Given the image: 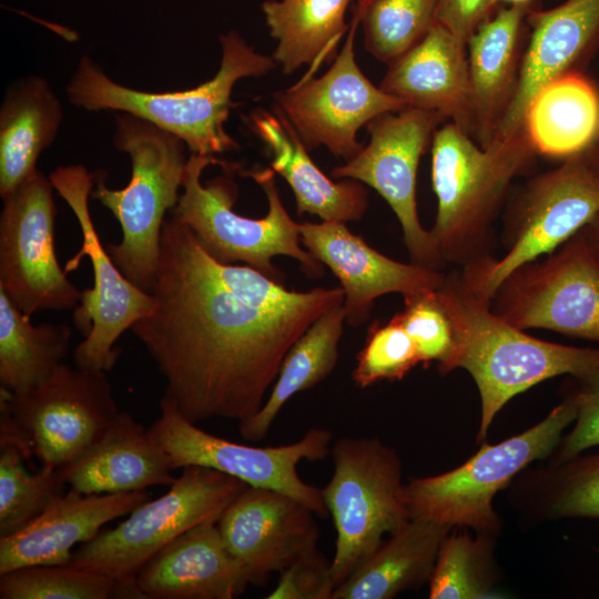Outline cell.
<instances>
[{"label": "cell", "instance_id": "cell-1", "mask_svg": "<svg viewBox=\"0 0 599 599\" xmlns=\"http://www.w3.org/2000/svg\"><path fill=\"white\" fill-rule=\"evenodd\" d=\"M153 311L132 326L190 422L255 415L293 344L342 295L284 308L236 264L211 257L172 212L161 233Z\"/></svg>", "mask_w": 599, "mask_h": 599}, {"label": "cell", "instance_id": "cell-2", "mask_svg": "<svg viewBox=\"0 0 599 599\" xmlns=\"http://www.w3.org/2000/svg\"><path fill=\"white\" fill-rule=\"evenodd\" d=\"M451 318L455 351L447 373L464 368L480 397L477 440L486 438L499 410L516 395L556 376L572 377L599 368V348L536 338L491 308V298L473 288L460 271L437 288Z\"/></svg>", "mask_w": 599, "mask_h": 599}, {"label": "cell", "instance_id": "cell-3", "mask_svg": "<svg viewBox=\"0 0 599 599\" xmlns=\"http://www.w3.org/2000/svg\"><path fill=\"white\" fill-rule=\"evenodd\" d=\"M537 153L526 131L496 135L486 146L458 125H439L432 139L437 214L430 233L445 264L464 266L490 254L491 225L514 179Z\"/></svg>", "mask_w": 599, "mask_h": 599}, {"label": "cell", "instance_id": "cell-4", "mask_svg": "<svg viewBox=\"0 0 599 599\" xmlns=\"http://www.w3.org/2000/svg\"><path fill=\"white\" fill-rule=\"evenodd\" d=\"M222 59L211 79L195 88L149 92L113 81L89 55H83L67 84L69 102L90 112L116 111L141 118L175 135L191 153L214 155L238 146L226 132L231 95L243 78L267 74L273 57L255 51L235 30L220 37Z\"/></svg>", "mask_w": 599, "mask_h": 599}, {"label": "cell", "instance_id": "cell-5", "mask_svg": "<svg viewBox=\"0 0 599 599\" xmlns=\"http://www.w3.org/2000/svg\"><path fill=\"white\" fill-rule=\"evenodd\" d=\"M113 143L130 156V182L123 189H110L100 173L91 196L111 211L122 229V240L106 246L111 258L133 284L151 293L165 214L180 199L189 159L186 145L149 121L124 112L115 115Z\"/></svg>", "mask_w": 599, "mask_h": 599}, {"label": "cell", "instance_id": "cell-6", "mask_svg": "<svg viewBox=\"0 0 599 599\" xmlns=\"http://www.w3.org/2000/svg\"><path fill=\"white\" fill-rule=\"evenodd\" d=\"M217 163L214 155L191 153L182 181L183 193L170 211L193 231L205 252L220 263L243 262L280 283L283 274L273 263L280 255L298 261L306 274L321 276L323 265L301 246L300 223L282 202L274 171L248 172L268 203L264 217L251 219L233 210L238 191L232 177L220 175L202 184L204 169Z\"/></svg>", "mask_w": 599, "mask_h": 599}, {"label": "cell", "instance_id": "cell-7", "mask_svg": "<svg viewBox=\"0 0 599 599\" xmlns=\"http://www.w3.org/2000/svg\"><path fill=\"white\" fill-rule=\"evenodd\" d=\"M108 373L60 364L42 384L0 389V446L60 469L82 455L119 414Z\"/></svg>", "mask_w": 599, "mask_h": 599}, {"label": "cell", "instance_id": "cell-8", "mask_svg": "<svg viewBox=\"0 0 599 599\" xmlns=\"http://www.w3.org/2000/svg\"><path fill=\"white\" fill-rule=\"evenodd\" d=\"M576 415L571 393L527 430L496 445L484 444L457 468L404 484L402 494L409 519L469 527L488 535L496 532V494L532 461L554 453Z\"/></svg>", "mask_w": 599, "mask_h": 599}, {"label": "cell", "instance_id": "cell-9", "mask_svg": "<svg viewBox=\"0 0 599 599\" xmlns=\"http://www.w3.org/2000/svg\"><path fill=\"white\" fill-rule=\"evenodd\" d=\"M599 214V174L585 152L527 181L509 203L504 221L506 253L479 257L460 268L464 280L491 298L519 266L548 255Z\"/></svg>", "mask_w": 599, "mask_h": 599}, {"label": "cell", "instance_id": "cell-10", "mask_svg": "<svg viewBox=\"0 0 599 599\" xmlns=\"http://www.w3.org/2000/svg\"><path fill=\"white\" fill-rule=\"evenodd\" d=\"M333 475L321 488L336 531L331 571L341 583L409 516L402 461L377 438L342 437L331 447Z\"/></svg>", "mask_w": 599, "mask_h": 599}, {"label": "cell", "instance_id": "cell-11", "mask_svg": "<svg viewBox=\"0 0 599 599\" xmlns=\"http://www.w3.org/2000/svg\"><path fill=\"white\" fill-rule=\"evenodd\" d=\"M247 486L211 468L185 466L164 495L144 501L118 526L81 544L68 566L116 581L135 580L142 566L175 537L201 524L217 522Z\"/></svg>", "mask_w": 599, "mask_h": 599}, {"label": "cell", "instance_id": "cell-12", "mask_svg": "<svg viewBox=\"0 0 599 599\" xmlns=\"http://www.w3.org/2000/svg\"><path fill=\"white\" fill-rule=\"evenodd\" d=\"M49 179L77 217L81 233L80 251L65 265L74 271L83 256L93 268V287L83 290L73 309V324L84 339L73 351L75 367L109 373L120 349L114 346L129 328L155 306L152 293L133 284L116 266L100 242L89 210L94 176L81 164L55 167Z\"/></svg>", "mask_w": 599, "mask_h": 599}, {"label": "cell", "instance_id": "cell-13", "mask_svg": "<svg viewBox=\"0 0 599 599\" xmlns=\"http://www.w3.org/2000/svg\"><path fill=\"white\" fill-rule=\"evenodd\" d=\"M149 428L173 470L192 465L211 468L248 486L284 493L318 516L328 514L321 488L305 483L297 471L302 460L319 461L328 456L332 433L327 429L311 428L300 440L282 446L238 444L204 432L164 396L160 416Z\"/></svg>", "mask_w": 599, "mask_h": 599}, {"label": "cell", "instance_id": "cell-14", "mask_svg": "<svg viewBox=\"0 0 599 599\" xmlns=\"http://www.w3.org/2000/svg\"><path fill=\"white\" fill-rule=\"evenodd\" d=\"M491 308L521 329L599 343V258L579 231L506 276L491 296Z\"/></svg>", "mask_w": 599, "mask_h": 599}, {"label": "cell", "instance_id": "cell-15", "mask_svg": "<svg viewBox=\"0 0 599 599\" xmlns=\"http://www.w3.org/2000/svg\"><path fill=\"white\" fill-rule=\"evenodd\" d=\"M53 185L39 169L2 199L0 290L26 315L74 309L81 293L54 251Z\"/></svg>", "mask_w": 599, "mask_h": 599}, {"label": "cell", "instance_id": "cell-16", "mask_svg": "<svg viewBox=\"0 0 599 599\" xmlns=\"http://www.w3.org/2000/svg\"><path fill=\"white\" fill-rule=\"evenodd\" d=\"M361 17L354 12L342 50L321 77H304L274 94L276 111L307 150L325 146L345 161L363 148L358 130L372 120L406 108L398 98L370 82L355 59V34Z\"/></svg>", "mask_w": 599, "mask_h": 599}, {"label": "cell", "instance_id": "cell-17", "mask_svg": "<svg viewBox=\"0 0 599 599\" xmlns=\"http://www.w3.org/2000/svg\"><path fill=\"white\" fill-rule=\"evenodd\" d=\"M443 122L440 114L412 106L379 115L367 124V145L332 170L335 179L357 180L378 192L400 223L410 261L436 270L446 264L420 224L416 180L420 156Z\"/></svg>", "mask_w": 599, "mask_h": 599}, {"label": "cell", "instance_id": "cell-18", "mask_svg": "<svg viewBox=\"0 0 599 599\" xmlns=\"http://www.w3.org/2000/svg\"><path fill=\"white\" fill-rule=\"evenodd\" d=\"M316 515L293 497L247 486L217 521L223 541L245 571L250 585H265L295 560L316 549Z\"/></svg>", "mask_w": 599, "mask_h": 599}, {"label": "cell", "instance_id": "cell-19", "mask_svg": "<svg viewBox=\"0 0 599 599\" xmlns=\"http://www.w3.org/2000/svg\"><path fill=\"white\" fill-rule=\"evenodd\" d=\"M301 242L338 278L344 291L345 322L364 324L377 297L399 293L403 297L437 290L445 274L440 270L387 257L352 233L345 223L323 221L300 224Z\"/></svg>", "mask_w": 599, "mask_h": 599}, {"label": "cell", "instance_id": "cell-20", "mask_svg": "<svg viewBox=\"0 0 599 599\" xmlns=\"http://www.w3.org/2000/svg\"><path fill=\"white\" fill-rule=\"evenodd\" d=\"M526 23L530 34L517 89L496 135L525 130V112L536 92L557 77L581 72L599 49V0H565L547 10L532 7Z\"/></svg>", "mask_w": 599, "mask_h": 599}, {"label": "cell", "instance_id": "cell-21", "mask_svg": "<svg viewBox=\"0 0 599 599\" xmlns=\"http://www.w3.org/2000/svg\"><path fill=\"white\" fill-rule=\"evenodd\" d=\"M379 88L406 106L440 114L474 138L466 43L438 22L416 44L388 63Z\"/></svg>", "mask_w": 599, "mask_h": 599}, {"label": "cell", "instance_id": "cell-22", "mask_svg": "<svg viewBox=\"0 0 599 599\" xmlns=\"http://www.w3.org/2000/svg\"><path fill=\"white\" fill-rule=\"evenodd\" d=\"M149 499L148 490L85 495L69 488L28 526L0 537V575L27 566L68 565L77 544L93 539L103 525Z\"/></svg>", "mask_w": 599, "mask_h": 599}, {"label": "cell", "instance_id": "cell-23", "mask_svg": "<svg viewBox=\"0 0 599 599\" xmlns=\"http://www.w3.org/2000/svg\"><path fill=\"white\" fill-rule=\"evenodd\" d=\"M143 599H233L250 581L230 552L217 522H204L175 537L138 571Z\"/></svg>", "mask_w": 599, "mask_h": 599}, {"label": "cell", "instance_id": "cell-24", "mask_svg": "<svg viewBox=\"0 0 599 599\" xmlns=\"http://www.w3.org/2000/svg\"><path fill=\"white\" fill-rule=\"evenodd\" d=\"M60 469L67 485L85 495L146 490L176 479L150 428L129 412H119L97 441Z\"/></svg>", "mask_w": 599, "mask_h": 599}, {"label": "cell", "instance_id": "cell-25", "mask_svg": "<svg viewBox=\"0 0 599 599\" xmlns=\"http://www.w3.org/2000/svg\"><path fill=\"white\" fill-rule=\"evenodd\" d=\"M531 4H509L483 22L466 43L475 132L488 145L514 99L522 60L526 17Z\"/></svg>", "mask_w": 599, "mask_h": 599}, {"label": "cell", "instance_id": "cell-26", "mask_svg": "<svg viewBox=\"0 0 599 599\" xmlns=\"http://www.w3.org/2000/svg\"><path fill=\"white\" fill-rule=\"evenodd\" d=\"M252 112L253 131L273 154L271 169L291 186L298 214L317 215L322 221H359L368 209V194L362 182H334L307 154V149L288 122L278 113Z\"/></svg>", "mask_w": 599, "mask_h": 599}, {"label": "cell", "instance_id": "cell-27", "mask_svg": "<svg viewBox=\"0 0 599 599\" xmlns=\"http://www.w3.org/2000/svg\"><path fill=\"white\" fill-rule=\"evenodd\" d=\"M62 104L49 82L28 75L10 85L0 106V196L37 170L40 154L55 140Z\"/></svg>", "mask_w": 599, "mask_h": 599}, {"label": "cell", "instance_id": "cell-28", "mask_svg": "<svg viewBox=\"0 0 599 599\" xmlns=\"http://www.w3.org/2000/svg\"><path fill=\"white\" fill-rule=\"evenodd\" d=\"M451 529L409 519L336 586L332 599H390L428 582L441 541Z\"/></svg>", "mask_w": 599, "mask_h": 599}, {"label": "cell", "instance_id": "cell-29", "mask_svg": "<svg viewBox=\"0 0 599 599\" xmlns=\"http://www.w3.org/2000/svg\"><path fill=\"white\" fill-rule=\"evenodd\" d=\"M524 129L537 154L567 159L599 138V92L582 72H569L544 84L530 100Z\"/></svg>", "mask_w": 599, "mask_h": 599}, {"label": "cell", "instance_id": "cell-30", "mask_svg": "<svg viewBox=\"0 0 599 599\" xmlns=\"http://www.w3.org/2000/svg\"><path fill=\"white\" fill-rule=\"evenodd\" d=\"M352 0H266L261 8L276 40L273 59L284 73L307 64L308 77L335 54L348 32L345 14ZM335 58V57H334Z\"/></svg>", "mask_w": 599, "mask_h": 599}, {"label": "cell", "instance_id": "cell-31", "mask_svg": "<svg viewBox=\"0 0 599 599\" xmlns=\"http://www.w3.org/2000/svg\"><path fill=\"white\" fill-rule=\"evenodd\" d=\"M342 305L322 314L288 349L260 410L238 423L245 440L255 443L264 439L281 409L295 394L314 387L334 370L344 332Z\"/></svg>", "mask_w": 599, "mask_h": 599}, {"label": "cell", "instance_id": "cell-32", "mask_svg": "<svg viewBox=\"0 0 599 599\" xmlns=\"http://www.w3.org/2000/svg\"><path fill=\"white\" fill-rule=\"evenodd\" d=\"M71 327L67 324L32 325L0 290V383L22 392L45 382L68 355Z\"/></svg>", "mask_w": 599, "mask_h": 599}, {"label": "cell", "instance_id": "cell-33", "mask_svg": "<svg viewBox=\"0 0 599 599\" xmlns=\"http://www.w3.org/2000/svg\"><path fill=\"white\" fill-rule=\"evenodd\" d=\"M1 599L142 598L135 580L116 581L88 569L27 566L0 575Z\"/></svg>", "mask_w": 599, "mask_h": 599}, {"label": "cell", "instance_id": "cell-34", "mask_svg": "<svg viewBox=\"0 0 599 599\" xmlns=\"http://www.w3.org/2000/svg\"><path fill=\"white\" fill-rule=\"evenodd\" d=\"M451 531V530H450ZM447 534L428 581L430 599L497 598L488 534Z\"/></svg>", "mask_w": 599, "mask_h": 599}, {"label": "cell", "instance_id": "cell-35", "mask_svg": "<svg viewBox=\"0 0 599 599\" xmlns=\"http://www.w3.org/2000/svg\"><path fill=\"white\" fill-rule=\"evenodd\" d=\"M0 447V537H7L28 526L64 495L67 483L61 469L41 467L40 471L29 474L17 447Z\"/></svg>", "mask_w": 599, "mask_h": 599}, {"label": "cell", "instance_id": "cell-36", "mask_svg": "<svg viewBox=\"0 0 599 599\" xmlns=\"http://www.w3.org/2000/svg\"><path fill=\"white\" fill-rule=\"evenodd\" d=\"M438 0H374L358 13L366 50L389 63L429 31Z\"/></svg>", "mask_w": 599, "mask_h": 599}, {"label": "cell", "instance_id": "cell-37", "mask_svg": "<svg viewBox=\"0 0 599 599\" xmlns=\"http://www.w3.org/2000/svg\"><path fill=\"white\" fill-rule=\"evenodd\" d=\"M420 364L417 348L399 319L368 328L364 347L352 373L354 384L366 388L382 380H400Z\"/></svg>", "mask_w": 599, "mask_h": 599}, {"label": "cell", "instance_id": "cell-38", "mask_svg": "<svg viewBox=\"0 0 599 599\" xmlns=\"http://www.w3.org/2000/svg\"><path fill=\"white\" fill-rule=\"evenodd\" d=\"M396 317L412 337L420 364L435 362L439 373L447 374L455 351V332L437 290L404 297V309Z\"/></svg>", "mask_w": 599, "mask_h": 599}, {"label": "cell", "instance_id": "cell-39", "mask_svg": "<svg viewBox=\"0 0 599 599\" xmlns=\"http://www.w3.org/2000/svg\"><path fill=\"white\" fill-rule=\"evenodd\" d=\"M554 518H599V453L579 454L557 464L550 477Z\"/></svg>", "mask_w": 599, "mask_h": 599}, {"label": "cell", "instance_id": "cell-40", "mask_svg": "<svg viewBox=\"0 0 599 599\" xmlns=\"http://www.w3.org/2000/svg\"><path fill=\"white\" fill-rule=\"evenodd\" d=\"M575 378L577 388L572 395L577 415L572 428L556 448L557 464L599 446V368Z\"/></svg>", "mask_w": 599, "mask_h": 599}, {"label": "cell", "instance_id": "cell-41", "mask_svg": "<svg viewBox=\"0 0 599 599\" xmlns=\"http://www.w3.org/2000/svg\"><path fill=\"white\" fill-rule=\"evenodd\" d=\"M337 583L327 561L317 549L295 560L281 572L266 599H332Z\"/></svg>", "mask_w": 599, "mask_h": 599}, {"label": "cell", "instance_id": "cell-42", "mask_svg": "<svg viewBox=\"0 0 599 599\" xmlns=\"http://www.w3.org/2000/svg\"><path fill=\"white\" fill-rule=\"evenodd\" d=\"M493 0H438L436 22L464 43L496 12Z\"/></svg>", "mask_w": 599, "mask_h": 599}, {"label": "cell", "instance_id": "cell-43", "mask_svg": "<svg viewBox=\"0 0 599 599\" xmlns=\"http://www.w3.org/2000/svg\"><path fill=\"white\" fill-rule=\"evenodd\" d=\"M585 240L599 258V214L581 231Z\"/></svg>", "mask_w": 599, "mask_h": 599}, {"label": "cell", "instance_id": "cell-44", "mask_svg": "<svg viewBox=\"0 0 599 599\" xmlns=\"http://www.w3.org/2000/svg\"><path fill=\"white\" fill-rule=\"evenodd\" d=\"M588 159L593 166V169L599 174V148L596 145H592L590 149L586 151Z\"/></svg>", "mask_w": 599, "mask_h": 599}, {"label": "cell", "instance_id": "cell-45", "mask_svg": "<svg viewBox=\"0 0 599 599\" xmlns=\"http://www.w3.org/2000/svg\"><path fill=\"white\" fill-rule=\"evenodd\" d=\"M496 6L499 3H508V4H531L534 3V0H493Z\"/></svg>", "mask_w": 599, "mask_h": 599}, {"label": "cell", "instance_id": "cell-46", "mask_svg": "<svg viewBox=\"0 0 599 599\" xmlns=\"http://www.w3.org/2000/svg\"><path fill=\"white\" fill-rule=\"evenodd\" d=\"M356 1V7H355V11L361 13L363 12L366 7L372 3L374 0H355Z\"/></svg>", "mask_w": 599, "mask_h": 599}, {"label": "cell", "instance_id": "cell-47", "mask_svg": "<svg viewBox=\"0 0 599 599\" xmlns=\"http://www.w3.org/2000/svg\"><path fill=\"white\" fill-rule=\"evenodd\" d=\"M593 145H596V146H598V148H599V138H598V140H597L596 144H593Z\"/></svg>", "mask_w": 599, "mask_h": 599}, {"label": "cell", "instance_id": "cell-48", "mask_svg": "<svg viewBox=\"0 0 599 599\" xmlns=\"http://www.w3.org/2000/svg\"><path fill=\"white\" fill-rule=\"evenodd\" d=\"M598 551H599V549H598Z\"/></svg>", "mask_w": 599, "mask_h": 599}]
</instances>
